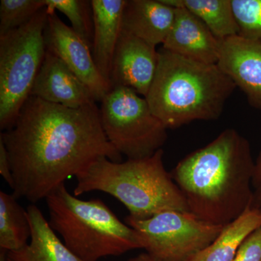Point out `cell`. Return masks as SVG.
Instances as JSON below:
<instances>
[{
    "label": "cell",
    "instance_id": "cell-1",
    "mask_svg": "<svg viewBox=\"0 0 261 261\" xmlns=\"http://www.w3.org/2000/svg\"><path fill=\"white\" fill-rule=\"evenodd\" d=\"M0 137L11 166L12 195L33 204L99 158L122 160L105 134L96 102L70 108L30 96Z\"/></svg>",
    "mask_w": 261,
    "mask_h": 261
},
{
    "label": "cell",
    "instance_id": "cell-2",
    "mask_svg": "<svg viewBox=\"0 0 261 261\" xmlns=\"http://www.w3.org/2000/svg\"><path fill=\"white\" fill-rule=\"evenodd\" d=\"M255 165L249 141L227 128L182 159L170 173L190 213L225 226L252 206Z\"/></svg>",
    "mask_w": 261,
    "mask_h": 261
},
{
    "label": "cell",
    "instance_id": "cell-3",
    "mask_svg": "<svg viewBox=\"0 0 261 261\" xmlns=\"http://www.w3.org/2000/svg\"><path fill=\"white\" fill-rule=\"evenodd\" d=\"M236 87L217 64L188 59L162 47L145 99L167 129L176 128L218 119Z\"/></svg>",
    "mask_w": 261,
    "mask_h": 261
},
{
    "label": "cell",
    "instance_id": "cell-4",
    "mask_svg": "<svg viewBox=\"0 0 261 261\" xmlns=\"http://www.w3.org/2000/svg\"><path fill=\"white\" fill-rule=\"evenodd\" d=\"M163 159V149L150 157L125 162L99 158L75 176L73 195L105 192L123 203L130 217L139 220L149 219L164 211H189L181 190L165 168Z\"/></svg>",
    "mask_w": 261,
    "mask_h": 261
},
{
    "label": "cell",
    "instance_id": "cell-5",
    "mask_svg": "<svg viewBox=\"0 0 261 261\" xmlns=\"http://www.w3.org/2000/svg\"><path fill=\"white\" fill-rule=\"evenodd\" d=\"M46 202L51 228L81 260L98 261L141 249L135 229L120 221L99 199L80 200L63 184Z\"/></svg>",
    "mask_w": 261,
    "mask_h": 261
},
{
    "label": "cell",
    "instance_id": "cell-6",
    "mask_svg": "<svg viewBox=\"0 0 261 261\" xmlns=\"http://www.w3.org/2000/svg\"><path fill=\"white\" fill-rule=\"evenodd\" d=\"M46 8L28 23L0 36V128L13 126L23 105L31 96L47 47L44 31Z\"/></svg>",
    "mask_w": 261,
    "mask_h": 261
},
{
    "label": "cell",
    "instance_id": "cell-7",
    "mask_svg": "<svg viewBox=\"0 0 261 261\" xmlns=\"http://www.w3.org/2000/svg\"><path fill=\"white\" fill-rule=\"evenodd\" d=\"M99 113L108 141L128 159L150 157L167 140V128L145 97L128 87H113L101 101Z\"/></svg>",
    "mask_w": 261,
    "mask_h": 261
},
{
    "label": "cell",
    "instance_id": "cell-8",
    "mask_svg": "<svg viewBox=\"0 0 261 261\" xmlns=\"http://www.w3.org/2000/svg\"><path fill=\"white\" fill-rule=\"evenodd\" d=\"M125 223L135 229L141 249L159 261H187L210 245L224 226L209 224L189 211H167Z\"/></svg>",
    "mask_w": 261,
    "mask_h": 261
},
{
    "label": "cell",
    "instance_id": "cell-9",
    "mask_svg": "<svg viewBox=\"0 0 261 261\" xmlns=\"http://www.w3.org/2000/svg\"><path fill=\"white\" fill-rule=\"evenodd\" d=\"M44 31L48 51L58 57L89 89L94 100L101 102L112 89L94 63L92 50L56 12L47 13Z\"/></svg>",
    "mask_w": 261,
    "mask_h": 261
},
{
    "label": "cell",
    "instance_id": "cell-10",
    "mask_svg": "<svg viewBox=\"0 0 261 261\" xmlns=\"http://www.w3.org/2000/svg\"><path fill=\"white\" fill-rule=\"evenodd\" d=\"M158 63L156 47L122 30L111 66V87H128L145 97L153 82Z\"/></svg>",
    "mask_w": 261,
    "mask_h": 261
},
{
    "label": "cell",
    "instance_id": "cell-11",
    "mask_svg": "<svg viewBox=\"0 0 261 261\" xmlns=\"http://www.w3.org/2000/svg\"><path fill=\"white\" fill-rule=\"evenodd\" d=\"M217 65L261 112V42L239 35L221 40Z\"/></svg>",
    "mask_w": 261,
    "mask_h": 261
},
{
    "label": "cell",
    "instance_id": "cell-12",
    "mask_svg": "<svg viewBox=\"0 0 261 261\" xmlns=\"http://www.w3.org/2000/svg\"><path fill=\"white\" fill-rule=\"evenodd\" d=\"M31 96L70 108L96 102L87 86L64 62L47 49Z\"/></svg>",
    "mask_w": 261,
    "mask_h": 261
},
{
    "label": "cell",
    "instance_id": "cell-13",
    "mask_svg": "<svg viewBox=\"0 0 261 261\" xmlns=\"http://www.w3.org/2000/svg\"><path fill=\"white\" fill-rule=\"evenodd\" d=\"M174 8V22L163 49L193 61L217 64L221 41L191 12L183 7Z\"/></svg>",
    "mask_w": 261,
    "mask_h": 261
},
{
    "label": "cell",
    "instance_id": "cell-14",
    "mask_svg": "<svg viewBox=\"0 0 261 261\" xmlns=\"http://www.w3.org/2000/svg\"><path fill=\"white\" fill-rule=\"evenodd\" d=\"M175 15L176 8L162 0H126L122 30L156 47L166 41Z\"/></svg>",
    "mask_w": 261,
    "mask_h": 261
},
{
    "label": "cell",
    "instance_id": "cell-15",
    "mask_svg": "<svg viewBox=\"0 0 261 261\" xmlns=\"http://www.w3.org/2000/svg\"><path fill=\"white\" fill-rule=\"evenodd\" d=\"M91 2L94 20L92 56L99 73L110 83L113 56L122 31V16L126 0Z\"/></svg>",
    "mask_w": 261,
    "mask_h": 261
},
{
    "label": "cell",
    "instance_id": "cell-16",
    "mask_svg": "<svg viewBox=\"0 0 261 261\" xmlns=\"http://www.w3.org/2000/svg\"><path fill=\"white\" fill-rule=\"evenodd\" d=\"M31 228L29 243L6 252V261H83L57 236L40 209L32 204L27 208Z\"/></svg>",
    "mask_w": 261,
    "mask_h": 261
},
{
    "label": "cell",
    "instance_id": "cell-17",
    "mask_svg": "<svg viewBox=\"0 0 261 261\" xmlns=\"http://www.w3.org/2000/svg\"><path fill=\"white\" fill-rule=\"evenodd\" d=\"M261 226V211L250 207L223 228L216 240L187 261H232L245 239Z\"/></svg>",
    "mask_w": 261,
    "mask_h": 261
},
{
    "label": "cell",
    "instance_id": "cell-18",
    "mask_svg": "<svg viewBox=\"0 0 261 261\" xmlns=\"http://www.w3.org/2000/svg\"><path fill=\"white\" fill-rule=\"evenodd\" d=\"M173 7H183L200 19L219 40L239 35L231 0H162Z\"/></svg>",
    "mask_w": 261,
    "mask_h": 261
},
{
    "label": "cell",
    "instance_id": "cell-19",
    "mask_svg": "<svg viewBox=\"0 0 261 261\" xmlns=\"http://www.w3.org/2000/svg\"><path fill=\"white\" fill-rule=\"evenodd\" d=\"M31 228L27 211L13 195L0 192V248L15 251L29 243Z\"/></svg>",
    "mask_w": 261,
    "mask_h": 261
},
{
    "label": "cell",
    "instance_id": "cell-20",
    "mask_svg": "<svg viewBox=\"0 0 261 261\" xmlns=\"http://www.w3.org/2000/svg\"><path fill=\"white\" fill-rule=\"evenodd\" d=\"M47 13H63L71 23V28L90 48L92 53L94 20L92 2L88 0H44Z\"/></svg>",
    "mask_w": 261,
    "mask_h": 261
},
{
    "label": "cell",
    "instance_id": "cell-21",
    "mask_svg": "<svg viewBox=\"0 0 261 261\" xmlns=\"http://www.w3.org/2000/svg\"><path fill=\"white\" fill-rule=\"evenodd\" d=\"M46 8L44 0H1L0 36L20 28Z\"/></svg>",
    "mask_w": 261,
    "mask_h": 261
},
{
    "label": "cell",
    "instance_id": "cell-22",
    "mask_svg": "<svg viewBox=\"0 0 261 261\" xmlns=\"http://www.w3.org/2000/svg\"><path fill=\"white\" fill-rule=\"evenodd\" d=\"M239 36L261 42V0H231Z\"/></svg>",
    "mask_w": 261,
    "mask_h": 261
},
{
    "label": "cell",
    "instance_id": "cell-23",
    "mask_svg": "<svg viewBox=\"0 0 261 261\" xmlns=\"http://www.w3.org/2000/svg\"><path fill=\"white\" fill-rule=\"evenodd\" d=\"M232 261H261V226L245 239Z\"/></svg>",
    "mask_w": 261,
    "mask_h": 261
},
{
    "label": "cell",
    "instance_id": "cell-24",
    "mask_svg": "<svg viewBox=\"0 0 261 261\" xmlns=\"http://www.w3.org/2000/svg\"><path fill=\"white\" fill-rule=\"evenodd\" d=\"M252 186L253 190L252 207L261 211V151L255 160Z\"/></svg>",
    "mask_w": 261,
    "mask_h": 261
},
{
    "label": "cell",
    "instance_id": "cell-25",
    "mask_svg": "<svg viewBox=\"0 0 261 261\" xmlns=\"http://www.w3.org/2000/svg\"><path fill=\"white\" fill-rule=\"evenodd\" d=\"M0 174L4 178L5 181L8 184L10 188H12L13 185V178L11 166H10L6 146L1 137H0Z\"/></svg>",
    "mask_w": 261,
    "mask_h": 261
},
{
    "label": "cell",
    "instance_id": "cell-26",
    "mask_svg": "<svg viewBox=\"0 0 261 261\" xmlns=\"http://www.w3.org/2000/svg\"><path fill=\"white\" fill-rule=\"evenodd\" d=\"M128 261H159L154 259V257L150 256L149 254L142 253L140 255H137V256L132 257Z\"/></svg>",
    "mask_w": 261,
    "mask_h": 261
},
{
    "label": "cell",
    "instance_id": "cell-27",
    "mask_svg": "<svg viewBox=\"0 0 261 261\" xmlns=\"http://www.w3.org/2000/svg\"><path fill=\"white\" fill-rule=\"evenodd\" d=\"M6 251L4 250H1V253H0V261H6Z\"/></svg>",
    "mask_w": 261,
    "mask_h": 261
}]
</instances>
